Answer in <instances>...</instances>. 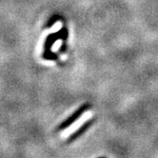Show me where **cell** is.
I'll return each instance as SVG.
<instances>
[{
  "mask_svg": "<svg viewBox=\"0 0 158 158\" xmlns=\"http://www.w3.org/2000/svg\"><path fill=\"white\" fill-rule=\"evenodd\" d=\"M93 122H94V120H89V121L86 122L82 127H80V128H79L75 132H73V133L72 136H70V138L68 139V142H69V143H70V142H73V141H74L75 139H77L78 137H80L81 135H82V134H83V133H84V132H85V131L89 128V126L92 125Z\"/></svg>",
  "mask_w": 158,
  "mask_h": 158,
  "instance_id": "2",
  "label": "cell"
},
{
  "mask_svg": "<svg viewBox=\"0 0 158 158\" xmlns=\"http://www.w3.org/2000/svg\"><path fill=\"white\" fill-rule=\"evenodd\" d=\"M89 108V104H84V105H82L80 108H78L71 116H69L65 121H63V122L60 124L59 127H58V131L65 130V129H67L68 127H70V126L72 125V124L74 123L79 117H80V116L84 114V112H85Z\"/></svg>",
  "mask_w": 158,
  "mask_h": 158,
  "instance_id": "1",
  "label": "cell"
},
{
  "mask_svg": "<svg viewBox=\"0 0 158 158\" xmlns=\"http://www.w3.org/2000/svg\"><path fill=\"white\" fill-rule=\"evenodd\" d=\"M100 158H104V157H100Z\"/></svg>",
  "mask_w": 158,
  "mask_h": 158,
  "instance_id": "4",
  "label": "cell"
},
{
  "mask_svg": "<svg viewBox=\"0 0 158 158\" xmlns=\"http://www.w3.org/2000/svg\"><path fill=\"white\" fill-rule=\"evenodd\" d=\"M59 33H52L50 36L47 37L46 39V44H45V52H44V57L47 58L48 54L50 53V49L52 47V45L53 42H55V40L59 37Z\"/></svg>",
  "mask_w": 158,
  "mask_h": 158,
  "instance_id": "3",
  "label": "cell"
}]
</instances>
